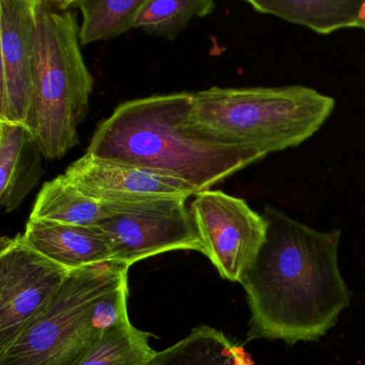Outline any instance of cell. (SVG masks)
Listing matches in <instances>:
<instances>
[{
  "mask_svg": "<svg viewBox=\"0 0 365 365\" xmlns=\"http://www.w3.org/2000/svg\"><path fill=\"white\" fill-rule=\"evenodd\" d=\"M262 215L266 241L240 282L251 311L247 339L315 341L350 303L339 267L341 232L313 230L271 205Z\"/></svg>",
  "mask_w": 365,
  "mask_h": 365,
  "instance_id": "cell-1",
  "label": "cell"
},
{
  "mask_svg": "<svg viewBox=\"0 0 365 365\" xmlns=\"http://www.w3.org/2000/svg\"><path fill=\"white\" fill-rule=\"evenodd\" d=\"M191 106L187 93L123 102L98 125L86 153L174 177L197 194L267 157L192 125Z\"/></svg>",
  "mask_w": 365,
  "mask_h": 365,
  "instance_id": "cell-2",
  "label": "cell"
},
{
  "mask_svg": "<svg viewBox=\"0 0 365 365\" xmlns=\"http://www.w3.org/2000/svg\"><path fill=\"white\" fill-rule=\"evenodd\" d=\"M130 267L72 271L50 304L0 351V365H78L102 333L130 320Z\"/></svg>",
  "mask_w": 365,
  "mask_h": 365,
  "instance_id": "cell-3",
  "label": "cell"
},
{
  "mask_svg": "<svg viewBox=\"0 0 365 365\" xmlns=\"http://www.w3.org/2000/svg\"><path fill=\"white\" fill-rule=\"evenodd\" d=\"M333 98L311 87H211L192 93L190 123L228 144L267 155L309 140L334 110Z\"/></svg>",
  "mask_w": 365,
  "mask_h": 365,
  "instance_id": "cell-4",
  "label": "cell"
},
{
  "mask_svg": "<svg viewBox=\"0 0 365 365\" xmlns=\"http://www.w3.org/2000/svg\"><path fill=\"white\" fill-rule=\"evenodd\" d=\"M73 1L37 0V61L31 130L44 158L58 160L80 145L93 76L81 51Z\"/></svg>",
  "mask_w": 365,
  "mask_h": 365,
  "instance_id": "cell-5",
  "label": "cell"
},
{
  "mask_svg": "<svg viewBox=\"0 0 365 365\" xmlns=\"http://www.w3.org/2000/svg\"><path fill=\"white\" fill-rule=\"evenodd\" d=\"M185 200L113 204L116 213L98 225L113 252V262H135L170 251H197L202 242Z\"/></svg>",
  "mask_w": 365,
  "mask_h": 365,
  "instance_id": "cell-6",
  "label": "cell"
},
{
  "mask_svg": "<svg viewBox=\"0 0 365 365\" xmlns=\"http://www.w3.org/2000/svg\"><path fill=\"white\" fill-rule=\"evenodd\" d=\"M202 254L224 279L240 283L267 238L268 223L242 198L207 190L190 206Z\"/></svg>",
  "mask_w": 365,
  "mask_h": 365,
  "instance_id": "cell-7",
  "label": "cell"
},
{
  "mask_svg": "<svg viewBox=\"0 0 365 365\" xmlns=\"http://www.w3.org/2000/svg\"><path fill=\"white\" fill-rule=\"evenodd\" d=\"M72 271L18 235L0 241V351L50 304Z\"/></svg>",
  "mask_w": 365,
  "mask_h": 365,
  "instance_id": "cell-8",
  "label": "cell"
},
{
  "mask_svg": "<svg viewBox=\"0 0 365 365\" xmlns=\"http://www.w3.org/2000/svg\"><path fill=\"white\" fill-rule=\"evenodd\" d=\"M37 0L0 1V121L33 125Z\"/></svg>",
  "mask_w": 365,
  "mask_h": 365,
  "instance_id": "cell-9",
  "label": "cell"
},
{
  "mask_svg": "<svg viewBox=\"0 0 365 365\" xmlns=\"http://www.w3.org/2000/svg\"><path fill=\"white\" fill-rule=\"evenodd\" d=\"M85 195L106 204L195 196L196 191L185 181L146 168L116 163L85 153L65 173Z\"/></svg>",
  "mask_w": 365,
  "mask_h": 365,
  "instance_id": "cell-10",
  "label": "cell"
},
{
  "mask_svg": "<svg viewBox=\"0 0 365 365\" xmlns=\"http://www.w3.org/2000/svg\"><path fill=\"white\" fill-rule=\"evenodd\" d=\"M24 240L69 271L113 262V252L98 226H78L29 219Z\"/></svg>",
  "mask_w": 365,
  "mask_h": 365,
  "instance_id": "cell-11",
  "label": "cell"
},
{
  "mask_svg": "<svg viewBox=\"0 0 365 365\" xmlns=\"http://www.w3.org/2000/svg\"><path fill=\"white\" fill-rule=\"evenodd\" d=\"M43 153L33 130L0 121V206L18 209L43 176Z\"/></svg>",
  "mask_w": 365,
  "mask_h": 365,
  "instance_id": "cell-12",
  "label": "cell"
},
{
  "mask_svg": "<svg viewBox=\"0 0 365 365\" xmlns=\"http://www.w3.org/2000/svg\"><path fill=\"white\" fill-rule=\"evenodd\" d=\"M361 3L356 0H250L259 14L302 25L320 35L358 29Z\"/></svg>",
  "mask_w": 365,
  "mask_h": 365,
  "instance_id": "cell-13",
  "label": "cell"
},
{
  "mask_svg": "<svg viewBox=\"0 0 365 365\" xmlns=\"http://www.w3.org/2000/svg\"><path fill=\"white\" fill-rule=\"evenodd\" d=\"M115 213L114 205L98 202L85 195L63 174L44 183L29 219L69 225L98 226Z\"/></svg>",
  "mask_w": 365,
  "mask_h": 365,
  "instance_id": "cell-14",
  "label": "cell"
},
{
  "mask_svg": "<svg viewBox=\"0 0 365 365\" xmlns=\"http://www.w3.org/2000/svg\"><path fill=\"white\" fill-rule=\"evenodd\" d=\"M149 365H254V362L222 331L200 324L174 345L157 351Z\"/></svg>",
  "mask_w": 365,
  "mask_h": 365,
  "instance_id": "cell-15",
  "label": "cell"
},
{
  "mask_svg": "<svg viewBox=\"0 0 365 365\" xmlns=\"http://www.w3.org/2000/svg\"><path fill=\"white\" fill-rule=\"evenodd\" d=\"M147 0H74L73 8L82 14L81 46L106 41L135 29Z\"/></svg>",
  "mask_w": 365,
  "mask_h": 365,
  "instance_id": "cell-16",
  "label": "cell"
},
{
  "mask_svg": "<svg viewBox=\"0 0 365 365\" xmlns=\"http://www.w3.org/2000/svg\"><path fill=\"white\" fill-rule=\"evenodd\" d=\"M149 337L128 320L104 331L78 365H149L157 354Z\"/></svg>",
  "mask_w": 365,
  "mask_h": 365,
  "instance_id": "cell-17",
  "label": "cell"
},
{
  "mask_svg": "<svg viewBox=\"0 0 365 365\" xmlns=\"http://www.w3.org/2000/svg\"><path fill=\"white\" fill-rule=\"evenodd\" d=\"M211 0H147L138 14L135 29L148 35L175 40L195 18L212 14Z\"/></svg>",
  "mask_w": 365,
  "mask_h": 365,
  "instance_id": "cell-18",
  "label": "cell"
},
{
  "mask_svg": "<svg viewBox=\"0 0 365 365\" xmlns=\"http://www.w3.org/2000/svg\"><path fill=\"white\" fill-rule=\"evenodd\" d=\"M358 29H362L365 31V1L361 3L360 11H359Z\"/></svg>",
  "mask_w": 365,
  "mask_h": 365,
  "instance_id": "cell-19",
  "label": "cell"
}]
</instances>
